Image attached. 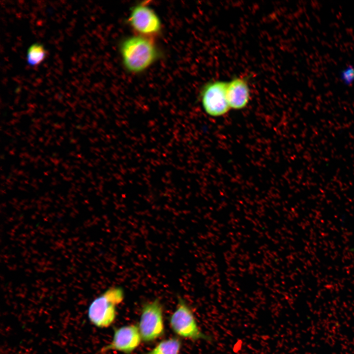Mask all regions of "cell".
Here are the masks:
<instances>
[{"mask_svg": "<svg viewBox=\"0 0 354 354\" xmlns=\"http://www.w3.org/2000/svg\"><path fill=\"white\" fill-rule=\"evenodd\" d=\"M182 342L178 337L162 340L146 354H179Z\"/></svg>", "mask_w": 354, "mask_h": 354, "instance_id": "9", "label": "cell"}, {"mask_svg": "<svg viewBox=\"0 0 354 354\" xmlns=\"http://www.w3.org/2000/svg\"><path fill=\"white\" fill-rule=\"evenodd\" d=\"M124 292L120 287H111L95 298L88 310L90 323L99 328H107L114 322L117 307L124 299Z\"/></svg>", "mask_w": 354, "mask_h": 354, "instance_id": "2", "label": "cell"}, {"mask_svg": "<svg viewBox=\"0 0 354 354\" xmlns=\"http://www.w3.org/2000/svg\"><path fill=\"white\" fill-rule=\"evenodd\" d=\"M351 252H354V248H353L352 249L350 250Z\"/></svg>", "mask_w": 354, "mask_h": 354, "instance_id": "12", "label": "cell"}, {"mask_svg": "<svg viewBox=\"0 0 354 354\" xmlns=\"http://www.w3.org/2000/svg\"><path fill=\"white\" fill-rule=\"evenodd\" d=\"M142 340L138 325L131 324L114 328L112 340L103 347L100 352L105 353L115 351L131 354L140 345Z\"/></svg>", "mask_w": 354, "mask_h": 354, "instance_id": "7", "label": "cell"}, {"mask_svg": "<svg viewBox=\"0 0 354 354\" xmlns=\"http://www.w3.org/2000/svg\"><path fill=\"white\" fill-rule=\"evenodd\" d=\"M339 79L345 85L350 86L354 84V66L348 65L339 72Z\"/></svg>", "mask_w": 354, "mask_h": 354, "instance_id": "11", "label": "cell"}, {"mask_svg": "<svg viewBox=\"0 0 354 354\" xmlns=\"http://www.w3.org/2000/svg\"><path fill=\"white\" fill-rule=\"evenodd\" d=\"M46 56L47 52L42 44L33 43L28 49L27 62L30 66H36L43 61Z\"/></svg>", "mask_w": 354, "mask_h": 354, "instance_id": "10", "label": "cell"}, {"mask_svg": "<svg viewBox=\"0 0 354 354\" xmlns=\"http://www.w3.org/2000/svg\"><path fill=\"white\" fill-rule=\"evenodd\" d=\"M227 82L217 80L207 83L202 88L201 100L206 113L211 117L222 116L231 109L226 96Z\"/></svg>", "mask_w": 354, "mask_h": 354, "instance_id": "5", "label": "cell"}, {"mask_svg": "<svg viewBox=\"0 0 354 354\" xmlns=\"http://www.w3.org/2000/svg\"><path fill=\"white\" fill-rule=\"evenodd\" d=\"M130 27L138 35L151 38L161 30V22L156 13L146 4H139L131 10L128 18Z\"/></svg>", "mask_w": 354, "mask_h": 354, "instance_id": "6", "label": "cell"}, {"mask_svg": "<svg viewBox=\"0 0 354 354\" xmlns=\"http://www.w3.org/2000/svg\"><path fill=\"white\" fill-rule=\"evenodd\" d=\"M250 95L248 84L244 78L236 77L227 82L226 96L230 108L243 109L249 102Z\"/></svg>", "mask_w": 354, "mask_h": 354, "instance_id": "8", "label": "cell"}, {"mask_svg": "<svg viewBox=\"0 0 354 354\" xmlns=\"http://www.w3.org/2000/svg\"><path fill=\"white\" fill-rule=\"evenodd\" d=\"M119 49L124 67L134 73L147 69L159 56L157 49L151 38L138 34L123 40Z\"/></svg>", "mask_w": 354, "mask_h": 354, "instance_id": "1", "label": "cell"}, {"mask_svg": "<svg viewBox=\"0 0 354 354\" xmlns=\"http://www.w3.org/2000/svg\"><path fill=\"white\" fill-rule=\"evenodd\" d=\"M169 324L173 331L180 337L191 340L205 339L192 310L181 297L178 298L177 307L169 318Z\"/></svg>", "mask_w": 354, "mask_h": 354, "instance_id": "4", "label": "cell"}, {"mask_svg": "<svg viewBox=\"0 0 354 354\" xmlns=\"http://www.w3.org/2000/svg\"><path fill=\"white\" fill-rule=\"evenodd\" d=\"M137 325L142 340L145 343L152 342L164 335L163 307L158 299L143 305Z\"/></svg>", "mask_w": 354, "mask_h": 354, "instance_id": "3", "label": "cell"}]
</instances>
